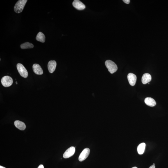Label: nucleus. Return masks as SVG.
Returning <instances> with one entry per match:
<instances>
[{
    "label": "nucleus",
    "mask_w": 168,
    "mask_h": 168,
    "mask_svg": "<svg viewBox=\"0 0 168 168\" xmlns=\"http://www.w3.org/2000/svg\"><path fill=\"white\" fill-rule=\"evenodd\" d=\"M27 1V0H19L14 6V11L17 13H21Z\"/></svg>",
    "instance_id": "f257e3e1"
},
{
    "label": "nucleus",
    "mask_w": 168,
    "mask_h": 168,
    "mask_svg": "<svg viewBox=\"0 0 168 168\" xmlns=\"http://www.w3.org/2000/svg\"><path fill=\"white\" fill-rule=\"evenodd\" d=\"M153 165H155V164H154H154H153Z\"/></svg>",
    "instance_id": "5701e85b"
},
{
    "label": "nucleus",
    "mask_w": 168,
    "mask_h": 168,
    "mask_svg": "<svg viewBox=\"0 0 168 168\" xmlns=\"http://www.w3.org/2000/svg\"><path fill=\"white\" fill-rule=\"evenodd\" d=\"M152 77L150 74L145 73L144 74L142 78V82L143 84H146L151 81Z\"/></svg>",
    "instance_id": "9b49d317"
},
{
    "label": "nucleus",
    "mask_w": 168,
    "mask_h": 168,
    "mask_svg": "<svg viewBox=\"0 0 168 168\" xmlns=\"http://www.w3.org/2000/svg\"><path fill=\"white\" fill-rule=\"evenodd\" d=\"M75 151V147H71L65 151L63 154V157L65 158H69L74 155Z\"/></svg>",
    "instance_id": "423d86ee"
},
{
    "label": "nucleus",
    "mask_w": 168,
    "mask_h": 168,
    "mask_svg": "<svg viewBox=\"0 0 168 168\" xmlns=\"http://www.w3.org/2000/svg\"><path fill=\"white\" fill-rule=\"evenodd\" d=\"M127 78L129 84L131 85L132 86L135 85L137 80V77L136 75L132 73H130L128 75Z\"/></svg>",
    "instance_id": "6e6552de"
},
{
    "label": "nucleus",
    "mask_w": 168,
    "mask_h": 168,
    "mask_svg": "<svg viewBox=\"0 0 168 168\" xmlns=\"http://www.w3.org/2000/svg\"><path fill=\"white\" fill-rule=\"evenodd\" d=\"M13 82V79L11 77L6 76L3 77L1 80V83L4 87H9L12 84Z\"/></svg>",
    "instance_id": "20e7f679"
},
{
    "label": "nucleus",
    "mask_w": 168,
    "mask_h": 168,
    "mask_svg": "<svg viewBox=\"0 0 168 168\" xmlns=\"http://www.w3.org/2000/svg\"><path fill=\"white\" fill-rule=\"evenodd\" d=\"M105 64L107 68H108V71L111 74L116 72L118 69L117 65L112 61L107 60L105 62Z\"/></svg>",
    "instance_id": "f03ea898"
},
{
    "label": "nucleus",
    "mask_w": 168,
    "mask_h": 168,
    "mask_svg": "<svg viewBox=\"0 0 168 168\" xmlns=\"http://www.w3.org/2000/svg\"><path fill=\"white\" fill-rule=\"evenodd\" d=\"M145 102L147 105L151 107L155 106L156 104L155 100L151 98L148 97L146 98Z\"/></svg>",
    "instance_id": "ddd939ff"
},
{
    "label": "nucleus",
    "mask_w": 168,
    "mask_h": 168,
    "mask_svg": "<svg viewBox=\"0 0 168 168\" xmlns=\"http://www.w3.org/2000/svg\"><path fill=\"white\" fill-rule=\"evenodd\" d=\"M146 144L144 143L140 144L137 147V151L138 154L142 155L143 154L145 151Z\"/></svg>",
    "instance_id": "4468645a"
},
{
    "label": "nucleus",
    "mask_w": 168,
    "mask_h": 168,
    "mask_svg": "<svg viewBox=\"0 0 168 168\" xmlns=\"http://www.w3.org/2000/svg\"><path fill=\"white\" fill-rule=\"evenodd\" d=\"M123 1L124 3H125L127 4L130 3V0H123Z\"/></svg>",
    "instance_id": "f3484780"
},
{
    "label": "nucleus",
    "mask_w": 168,
    "mask_h": 168,
    "mask_svg": "<svg viewBox=\"0 0 168 168\" xmlns=\"http://www.w3.org/2000/svg\"><path fill=\"white\" fill-rule=\"evenodd\" d=\"M33 70L35 73L38 75H42L43 70L41 67L38 64H35L33 65Z\"/></svg>",
    "instance_id": "9d476101"
},
{
    "label": "nucleus",
    "mask_w": 168,
    "mask_h": 168,
    "mask_svg": "<svg viewBox=\"0 0 168 168\" xmlns=\"http://www.w3.org/2000/svg\"><path fill=\"white\" fill-rule=\"evenodd\" d=\"M38 168H44V166L42 165H40Z\"/></svg>",
    "instance_id": "a211bd4d"
},
{
    "label": "nucleus",
    "mask_w": 168,
    "mask_h": 168,
    "mask_svg": "<svg viewBox=\"0 0 168 168\" xmlns=\"http://www.w3.org/2000/svg\"><path fill=\"white\" fill-rule=\"evenodd\" d=\"M0 168H6L4 167V166H0Z\"/></svg>",
    "instance_id": "aec40b11"
},
{
    "label": "nucleus",
    "mask_w": 168,
    "mask_h": 168,
    "mask_svg": "<svg viewBox=\"0 0 168 168\" xmlns=\"http://www.w3.org/2000/svg\"><path fill=\"white\" fill-rule=\"evenodd\" d=\"M45 37L44 34L42 32L38 33L36 36L37 41L42 43H44L45 41Z\"/></svg>",
    "instance_id": "2eb2a0df"
},
{
    "label": "nucleus",
    "mask_w": 168,
    "mask_h": 168,
    "mask_svg": "<svg viewBox=\"0 0 168 168\" xmlns=\"http://www.w3.org/2000/svg\"><path fill=\"white\" fill-rule=\"evenodd\" d=\"M34 46L31 43L26 42L22 44L21 45V48L23 49H30L33 48Z\"/></svg>",
    "instance_id": "dca6fc26"
},
{
    "label": "nucleus",
    "mask_w": 168,
    "mask_h": 168,
    "mask_svg": "<svg viewBox=\"0 0 168 168\" xmlns=\"http://www.w3.org/2000/svg\"><path fill=\"white\" fill-rule=\"evenodd\" d=\"M155 165H153L151 166L149 168H155Z\"/></svg>",
    "instance_id": "6ab92c4d"
},
{
    "label": "nucleus",
    "mask_w": 168,
    "mask_h": 168,
    "mask_svg": "<svg viewBox=\"0 0 168 168\" xmlns=\"http://www.w3.org/2000/svg\"><path fill=\"white\" fill-rule=\"evenodd\" d=\"M16 84H17V82H16Z\"/></svg>",
    "instance_id": "4be33fe9"
},
{
    "label": "nucleus",
    "mask_w": 168,
    "mask_h": 168,
    "mask_svg": "<svg viewBox=\"0 0 168 168\" xmlns=\"http://www.w3.org/2000/svg\"><path fill=\"white\" fill-rule=\"evenodd\" d=\"M73 5L77 10H83L85 8V5L82 2L78 0H75L73 3Z\"/></svg>",
    "instance_id": "0eeeda50"
},
{
    "label": "nucleus",
    "mask_w": 168,
    "mask_h": 168,
    "mask_svg": "<svg viewBox=\"0 0 168 168\" xmlns=\"http://www.w3.org/2000/svg\"><path fill=\"white\" fill-rule=\"evenodd\" d=\"M56 65V62L55 60H50L48 62V68L49 72L50 73H52L55 70Z\"/></svg>",
    "instance_id": "1a4fd4ad"
},
{
    "label": "nucleus",
    "mask_w": 168,
    "mask_h": 168,
    "mask_svg": "<svg viewBox=\"0 0 168 168\" xmlns=\"http://www.w3.org/2000/svg\"><path fill=\"white\" fill-rule=\"evenodd\" d=\"M14 125L17 129L21 130H24L26 129V126L24 123L19 120H16L14 122Z\"/></svg>",
    "instance_id": "f8f14e48"
},
{
    "label": "nucleus",
    "mask_w": 168,
    "mask_h": 168,
    "mask_svg": "<svg viewBox=\"0 0 168 168\" xmlns=\"http://www.w3.org/2000/svg\"><path fill=\"white\" fill-rule=\"evenodd\" d=\"M132 168H138L137 167H136V166H135V167H133Z\"/></svg>",
    "instance_id": "412c9836"
},
{
    "label": "nucleus",
    "mask_w": 168,
    "mask_h": 168,
    "mask_svg": "<svg viewBox=\"0 0 168 168\" xmlns=\"http://www.w3.org/2000/svg\"><path fill=\"white\" fill-rule=\"evenodd\" d=\"M17 67L19 74L21 76L24 78H26L28 77V71L23 65L20 63L17 64Z\"/></svg>",
    "instance_id": "7ed1b4c3"
},
{
    "label": "nucleus",
    "mask_w": 168,
    "mask_h": 168,
    "mask_svg": "<svg viewBox=\"0 0 168 168\" xmlns=\"http://www.w3.org/2000/svg\"><path fill=\"white\" fill-rule=\"evenodd\" d=\"M90 150L89 148H86L83 150L78 157V160L80 162H82L87 158L90 154Z\"/></svg>",
    "instance_id": "39448f33"
}]
</instances>
